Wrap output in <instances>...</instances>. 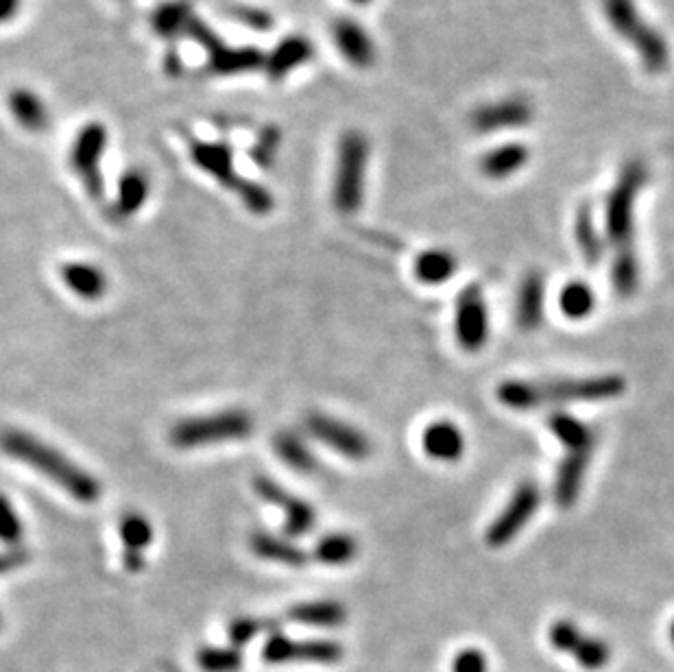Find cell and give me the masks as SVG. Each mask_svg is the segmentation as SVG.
<instances>
[{
	"mask_svg": "<svg viewBox=\"0 0 674 672\" xmlns=\"http://www.w3.org/2000/svg\"><path fill=\"white\" fill-rule=\"evenodd\" d=\"M358 557V542L347 533H332L321 537L315 550H312V559L323 563V566H347Z\"/></svg>",
	"mask_w": 674,
	"mask_h": 672,
	"instance_id": "1f68e13d",
	"label": "cell"
},
{
	"mask_svg": "<svg viewBox=\"0 0 674 672\" xmlns=\"http://www.w3.org/2000/svg\"><path fill=\"white\" fill-rule=\"evenodd\" d=\"M264 55L267 53L256 46H232L223 40L206 53V70L212 77L221 79L251 75V72H262Z\"/></svg>",
	"mask_w": 674,
	"mask_h": 672,
	"instance_id": "2e32d148",
	"label": "cell"
},
{
	"mask_svg": "<svg viewBox=\"0 0 674 672\" xmlns=\"http://www.w3.org/2000/svg\"><path fill=\"white\" fill-rule=\"evenodd\" d=\"M544 302H546L544 275L537 271L526 273V278L520 284V291H517V306H515L517 326L522 330L539 328L541 319H544Z\"/></svg>",
	"mask_w": 674,
	"mask_h": 672,
	"instance_id": "603a6c76",
	"label": "cell"
},
{
	"mask_svg": "<svg viewBox=\"0 0 674 672\" xmlns=\"http://www.w3.org/2000/svg\"><path fill=\"white\" fill-rule=\"evenodd\" d=\"M59 278H62L68 291L86 302H96L107 293V275L92 262L70 260L59 267Z\"/></svg>",
	"mask_w": 674,
	"mask_h": 672,
	"instance_id": "44dd1931",
	"label": "cell"
},
{
	"mask_svg": "<svg viewBox=\"0 0 674 672\" xmlns=\"http://www.w3.org/2000/svg\"><path fill=\"white\" fill-rule=\"evenodd\" d=\"M452 672H487V657L478 648H463L454 657Z\"/></svg>",
	"mask_w": 674,
	"mask_h": 672,
	"instance_id": "7bdbcfd3",
	"label": "cell"
},
{
	"mask_svg": "<svg viewBox=\"0 0 674 672\" xmlns=\"http://www.w3.org/2000/svg\"><path fill=\"white\" fill-rule=\"evenodd\" d=\"M0 450L11 456V459L33 467L35 472H40L46 480H51L59 489H64L77 502L94 504L101 498L103 489L99 480L57 448L48 446L40 437L29 435L24 430L9 428L0 432Z\"/></svg>",
	"mask_w": 674,
	"mask_h": 672,
	"instance_id": "6da1fadb",
	"label": "cell"
},
{
	"mask_svg": "<svg viewBox=\"0 0 674 672\" xmlns=\"http://www.w3.org/2000/svg\"><path fill=\"white\" fill-rule=\"evenodd\" d=\"M273 450L288 467H291V470L302 472V474L317 472V467H319L317 456L306 446V441L299 437L297 432L284 430L280 432V435H275Z\"/></svg>",
	"mask_w": 674,
	"mask_h": 672,
	"instance_id": "f1b7e54d",
	"label": "cell"
},
{
	"mask_svg": "<svg viewBox=\"0 0 674 672\" xmlns=\"http://www.w3.org/2000/svg\"><path fill=\"white\" fill-rule=\"evenodd\" d=\"M531 160V149L524 142H504L498 144L496 149L480 155L478 171L489 179H507L515 173H520L522 168Z\"/></svg>",
	"mask_w": 674,
	"mask_h": 672,
	"instance_id": "7402d4cb",
	"label": "cell"
},
{
	"mask_svg": "<svg viewBox=\"0 0 674 672\" xmlns=\"http://www.w3.org/2000/svg\"><path fill=\"white\" fill-rule=\"evenodd\" d=\"M421 446H424V452L430 459L441 463H456L465 454V437L461 428L450 422V419H439V422H432L424 430Z\"/></svg>",
	"mask_w": 674,
	"mask_h": 672,
	"instance_id": "d6986e66",
	"label": "cell"
},
{
	"mask_svg": "<svg viewBox=\"0 0 674 672\" xmlns=\"http://www.w3.org/2000/svg\"><path fill=\"white\" fill-rule=\"evenodd\" d=\"M22 5H24V0H0V27L14 22L20 16Z\"/></svg>",
	"mask_w": 674,
	"mask_h": 672,
	"instance_id": "f6af8a7d",
	"label": "cell"
},
{
	"mask_svg": "<svg viewBox=\"0 0 674 672\" xmlns=\"http://www.w3.org/2000/svg\"><path fill=\"white\" fill-rule=\"evenodd\" d=\"M236 197L240 199V203H243V206H245L251 214H258V216L269 214V212H273V208H275V197H273V192H271L267 186H264V184L251 182V179H247V177H245L243 186L238 188Z\"/></svg>",
	"mask_w": 674,
	"mask_h": 672,
	"instance_id": "8d00e7d4",
	"label": "cell"
},
{
	"mask_svg": "<svg viewBox=\"0 0 674 672\" xmlns=\"http://www.w3.org/2000/svg\"><path fill=\"white\" fill-rule=\"evenodd\" d=\"M317 55V46L304 33H288L264 55L262 75L271 83H282L293 72L306 68Z\"/></svg>",
	"mask_w": 674,
	"mask_h": 672,
	"instance_id": "9a60e30c",
	"label": "cell"
},
{
	"mask_svg": "<svg viewBox=\"0 0 674 672\" xmlns=\"http://www.w3.org/2000/svg\"><path fill=\"white\" fill-rule=\"evenodd\" d=\"M251 432H254V417L243 408H230V411L179 419L168 432V441L177 450H197L247 439Z\"/></svg>",
	"mask_w": 674,
	"mask_h": 672,
	"instance_id": "277c9868",
	"label": "cell"
},
{
	"mask_svg": "<svg viewBox=\"0 0 674 672\" xmlns=\"http://www.w3.org/2000/svg\"><path fill=\"white\" fill-rule=\"evenodd\" d=\"M611 282L622 297H629L637 291V284H640V264H637V256L631 245L620 247L616 251L611 267Z\"/></svg>",
	"mask_w": 674,
	"mask_h": 672,
	"instance_id": "836d02e7",
	"label": "cell"
},
{
	"mask_svg": "<svg viewBox=\"0 0 674 672\" xmlns=\"http://www.w3.org/2000/svg\"><path fill=\"white\" fill-rule=\"evenodd\" d=\"M197 662L203 672H238L243 666V653L236 646H206L199 651Z\"/></svg>",
	"mask_w": 674,
	"mask_h": 672,
	"instance_id": "d590c367",
	"label": "cell"
},
{
	"mask_svg": "<svg viewBox=\"0 0 674 672\" xmlns=\"http://www.w3.org/2000/svg\"><path fill=\"white\" fill-rule=\"evenodd\" d=\"M627 391V380L618 374L594 376V378H561L546 382L507 380L502 382L496 395L498 402L509 406L511 411H535L546 404H570V402H603L620 398Z\"/></svg>",
	"mask_w": 674,
	"mask_h": 672,
	"instance_id": "7a4b0ae2",
	"label": "cell"
},
{
	"mask_svg": "<svg viewBox=\"0 0 674 672\" xmlns=\"http://www.w3.org/2000/svg\"><path fill=\"white\" fill-rule=\"evenodd\" d=\"M7 112L11 120L31 136H42L51 125V110L44 96L29 86H14L7 92Z\"/></svg>",
	"mask_w": 674,
	"mask_h": 672,
	"instance_id": "e0dca14e",
	"label": "cell"
},
{
	"mask_svg": "<svg viewBox=\"0 0 674 672\" xmlns=\"http://www.w3.org/2000/svg\"><path fill=\"white\" fill-rule=\"evenodd\" d=\"M110 142L112 134L105 120L90 118L83 125H79L68 147L70 171L75 173L83 190H86L90 199L96 203H101L105 199L103 162L107 151H110Z\"/></svg>",
	"mask_w": 674,
	"mask_h": 672,
	"instance_id": "5b68a950",
	"label": "cell"
},
{
	"mask_svg": "<svg viewBox=\"0 0 674 672\" xmlns=\"http://www.w3.org/2000/svg\"><path fill=\"white\" fill-rule=\"evenodd\" d=\"M574 238L576 245H579L583 258L589 264H598L605 256V240L600 236L596 221H594V208L589 203H583L576 210V219H574Z\"/></svg>",
	"mask_w": 674,
	"mask_h": 672,
	"instance_id": "4dcf8cb0",
	"label": "cell"
},
{
	"mask_svg": "<svg viewBox=\"0 0 674 672\" xmlns=\"http://www.w3.org/2000/svg\"><path fill=\"white\" fill-rule=\"evenodd\" d=\"M572 657L587 670H600L609 664L611 648L603 640L585 638L583 635V640L576 644V648L572 651Z\"/></svg>",
	"mask_w": 674,
	"mask_h": 672,
	"instance_id": "74e56055",
	"label": "cell"
},
{
	"mask_svg": "<svg viewBox=\"0 0 674 672\" xmlns=\"http://www.w3.org/2000/svg\"><path fill=\"white\" fill-rule=\"evenodd\" d=\"M149 197H151V175L147 173V168L129 166L120 173L116 182L112 214L118 221L134 219V216L147 206Z\"/></svg>",
	"mask_w": 674,
	"mask_h": 672,
	"instance_id": "ac0fdd59",
	"label": "cell"
},
{
	"mask_svg": "<svg viewBox=\"0 0 674 672\" xmlns=\"http://www.w3.org/2000/svg\"><path fill=\"white\" fill-rule=\"evenodd\" d=\"M306 426L310 430V435L321 441L323 446L332 448L334 452H339L341 456H347V459L352 461H365L373 450L371 439L365 432H360L352 424H345L336 417L312 413L306 419Z\"/></svg>",
	"mask_w": 674,
	"mask_h": 672,
	"instance_id": "4fadbf2b",
	"label": "cell"
},
{
	"mask_svg": "<svg viewBox=\"0 0 674 672\" xmlns=\"http://www.w3.org/2000/svg\"><path fill=\"white\" fill-rule=\"evenodd\" d=\"M670 642L674 644V620H672V624H670Z\"/></svg>",
	"mask_w": 674,
	"mask_h": 672,
	"instance_id": "7dc6e473",
	"label": "cell"
},
{
	"mask_svg": "<svg viewBox=\"0 0 674 672\" xmlns=\"http://www.w3.org/2000/svg\"><path fill=\"white\" fill-rule=\"evenodd\" d=\"M349 5H356V7H369L373 0H347Z\"/></svg>",
	"mask_w": 674,
	"mask_h": 672,
	"instance_id": "bcb514c9",
	"label": "cell"
},
{
	"mask_svg": "<svg viewBox=\"0 0 674 672\" xmlns=\"http://www.w3.org/2000/svg\"><path fill=\"white\" fill-rule=\"evenodd\" d=\"M286 618L297 624H306V627L336 629L345 624L347 609L336 600H312V603H299L288 609Z\"/></svg>",
	"mask_w": 674,
	"mask_h": 672,
	"instance_id": "4316f807",
	"label": "cell"
},
{
	"mask_svg": "<svg viewBox=\"0 0 674 672\" xmlns=\"http://www.w3.org/2000/svg\"><path fill=\"white\" fill-rule=\"evenodd\" d=\"M118 535L127 552H142L153 542V526L142 513H127L118 524Z\"/></svg>",
	"mask_w": 674,
	"mask_h": 672,
	"instance_id": "e575fe53",
	"label": "cell"
},
{
	"mask_svg": "<svg viewBox=\"0 0 674 672\" xmlns=\"http://www.w3.org/2000/svg\"><path fill=\"white\" fill-rule=\"evenodd\" d=\"M22 531L24 526L14 504L9 502L5 494H0V542L9 548H16L22 539Z\"/></svg>",
	"mask_w": 674,
	"mask_h": 672,
	"instance_id": "f35d334b",
	"label": "cell"
},
{
	"mask_svg": "<svg viewBox=\"0 0 674 672\" xmlns=\"http://www.w3.org/2000/svg\"><path fill=\"white\" fill-rule=\"evenodd\" d=\"M29 559H31L29 550H24L20 546L3 550V552H0V576H5L9 572H16V570L24 568L29 563Z\"/></svg>",
	"mask_w": 674,
	"mask_h": 672,
	"instance_id": "ee69618b",
	"label": "cell"
},
{
	"mask_svg": "<svg viewBox=\"0 0 674 672\" xmlns=\"http://www.w3.org/2000/svg\"><path fill=\"white\" fill-rule=\"evenodd\" d=\"M646 184V164L631 160L624 164L616 186L609 192L605 203V232L618 249L631 245L635 201Z\"/></svg>",
	"mask_w": 674,
	"mask_h": 672,
	"instance_id": "8992f818",
	"label": "cell"
},
{
	"mask_svg": "<svg viewBox=\"0 0 674 672\" xmlns=\"http://www.w3.org/2000/svg\"><path fill=\"white\" fill-rule=\"evenodd\" d=\"M459 262L448 249H426L415 258V278L430 286L445 284L454 278Z\"/></svg>",
	"mask_w": 674,
	"mask_h": 672,
	"instance_id": "f546056e",
	"label": "cell"
},
{
	"mask_svg": "<svg viewBox=\"0 0 674 672\" xmlns=\"http://www.w3.org/2000/svg\"><path fill=\"white\" fill-rule=\"evenodd\" d=\"M0 627H3V618H0Z\"/></svg>",
	"mask_w": 674,
	"mask_h": 672,
	"instance_id": "c3c4849f",
	"label": "cell"
},
{
	"mask_svg": "<svg viewBox=\"0 0 674 672\" xmlns=\"http://www.w3.org/2000/svg\"><path fill=\"white\" fill-rule=\"evenodd\" d=\"M188 155L201 173H206L216 184L232 190L234 195L243 186L245 177L236 171V151L230 142L225 140H208V138H190Z\"/></svg>",
	"mask_w": 674,
	"mask_h": 672,
	"instance_id": "30bf717a",
	"label": "cell"
},
{
	"mask_svg": "<svg viewBox=\"0 0 674 672\" xmlns=\"http://www.w3.org/2000/svg\"><path fill=\"white\" fill-rule=\"evenodd\" d=\"M280 151V129L269 127L267 131H262L260 140L251 147V160H254L258 166L267 168L273 164L275 155Z\"/></svg>",
	"mask_w": 674,
	"mask_h": 672,
	"instance_id": "60d3db41",
	"label": "cell"
},
{
	"mask_svg": "<svg viewBox=\"0 0 674 672\" xmlns=\"http://www.w3.org/2000/svg\"><path fill=\"white\" fill-rule=\"evenodd\" d=\"M539 504H541V489L535 483H531V480H526V483H522L513 491L509 504L500 511L498 518L489 524L485 542L491 548H502L511 544L513 539L524 531L526 524L533 520Z\"/></svg>",
	"mask_w": 674,
	"mask_h": 672,
	"instance_id": "52a82bcc",
	"label": "cell"
},
{
	"mask_svg": "<svg viewBox=\"0 0 674 672\" xmlns=\"http://www.w3.org/2000/svg\"><path fill=\"white\" fill-rule=\"evenodd\" d=\"M559 308L568 319L583 321L596 310V293L581 280L568 282L559 293Z\"/></svg>",
	"mask_w": 674,
	"mask_h": 672,
	"instance_id": "d6a6232c",
	"label": "cell"
},
{
	"mask_svg": "<svg viewBox=\"0 0 674 672\" xmlns=\"http://www.w3.org/2000/svg\"><path fill=\"white\" fill-rule=\"evenodd\" d=\"M454 334L465 352L483 350L489 339V308L478 284L465 286L456 299Z\"/></svg>",
	"mask_w": 674,
	"mask_h": 672,
	"instance_id": "9c48e42d",
	"label": "cell"
},
{
	"mask_svg": "<svg viewBox=\"0 0 674 672\" xmlns=\"http://www.w3.org/2000/svg\"><path fill=\"white\" fill-rule=\"evenodd\" d=\"M535 107L533 103L524 99V96H507V99H498L491 103L478 105L476 110L469 114V125L476 134H500V131H511L526 127L533 123Z\"/></svg>",
	"mask_w": 674,
	"mask_h": 672,
	"instance_id": "7c38bea8",
	"label": "cell"
},
{
	"mask_svg": "<svg viewBox=\"0 0 674 672\" xmlns=\"http://www.w3.org/2000/svg\"><path fill=\"white\" fill-rule=\"evenodd\" d=\"M197 14L188 0H166L158 5L149 16L151 31L162 40L175 42L179 38H188V31L195 22Z\"/></svg>",
	"mask_w": 674,
	"mask_h": 672,
	"instance_id": "ffe728a7",
	"label": "cell"
},
{
	"mask_svg": "<svg viewBox=\"0 0 674 672\" xmlns=\"http://www.w3.org/2000/svg\"><path fill=\"white\" fill-rule=\"evenodd\" d=\"M592 452H568L561 461L555 478V502L561 509H570L581 496L585 483V472L589 467Z\"/></svg>",
	"mask_w": 674,
	"mask_h": 672,
	"instance_id": "cb8c5ba5",
	"label": "cell"
},
{
	"mask_svg": "<svg viewBox=\"0 0 674 672\" xmlns=\"http://www.w3.org/2000/svg\"><path fill=\"white\" fill-rule=\"evenodd\" d=\"M371 142L360 129H347L336 142L332 173V206L345 216L360 210L367 192Z\"/></svg>",
	"mask_w": 674,
	"mask_h": 672,
	"instance_id": "3957f363",
	"label": "cell"
},
{
	"mask_svg": "<svg viewBox=\"0 0 674 672\" xmlns=\"http://www.w3.org/2000/svg\"><path fill=\"white\" fill-rule=\"evenodd\" d=\"M120 3H125V0H120Z\"/></svg>",
	"mask_w": 674,
	"mask_h": 672,
	"instance_id": "681fc988",
	"label": "cell"
},
{
	"mask_svg": "<svg viewBox=\"0 0 674 672\" xmlns=\"http://www.w3.org/2000/svg\"><path fill=\"white\" fill-rule=\"evenodd\" d=\"M603 16L611 31L631 46L642 38L651 24L642 18L635 0H603Z\"/></svg>",
	"mask_w": 674,
	"mask_h": 672,
	"instance_id": "d4e9b609",
	"label": "cell"
},
{
	"mask_svg": "<svg viewBox=\"0 0 674 672\" xmlns=\"http://www.w3.org/2000/svg\"><path fill=\"white\" fill-rule=\"evenodd\" d=\"M254 489L262 500H267L273 507H280L284 511V533L288 537H304L317 526L315 507H310L306 500L293 496L291 491H286L269 476H256Z\"/></svg>",
	"mask_w": 674,
	"mask_h": 672,
	"instance_id": "5bb4252c",
	"label": "cell"
},
{
	"mask_svg": "<svg viewBox=\"0 0 674 672\" xmlns=\"http://www.w3.org/2000/svg\"><path fill=\"white\" fill-rule=\"evenodd\" d=\"M330 38L347 66L369 70L378 64V46L363 22L352 16H336L330 22Z\"/></svg>",
	"mask_w": 674,
	"mask_h": 672,
	"instance_id": "8fae6325",
	"label": "cell"
},
{
	"mask_svg": "<svg viewBox=\"0 0 674 672\" xmlns=\"http://www.w3.org/2000/svg\"><path fill=\"white\" fill-rule=\"evenodd\" d=\"M251 552L264 561L282 563V566H288V568H306L310 561V557L302 548L295 546L293 542H288V539L284 537L271 535V533L251 535Z\"/></svg>",
	"mask_w": 674,
	"mask_h": 672,
	"instance_id": "484cf974",
	"label": "cell"
},
{
	"mask_svg": "<svg viewBox=\"0 0 674 672\" xmlns=\"http://www.w3.org/2000/svg\"><path fill=\"white\" fill-rule=\"evenodd\" d=\"M548 640H550L552 648H557V651H561V653H570L572 655L576 644H579L583 640V633H581L579 627H576L574 622L559 620V622H555L550 627Z\"/></svg>",
	"mask_w": 674,
	"mask_h": 672,
	"instance_id": "ab89813d",
	"label": "cell"
},
{
	"mask_svg": "<svg viewBox=\"0 0 674 672\" xmlns=\"http://www.w3.org/2000/svg\"><path fill=\"white\" fill-rule=\"evenodd\" d=\"M264 629V624L256 618H236L230 624V640L236 648L249 644Z\"/></svg>",
	"mask_w": 674,
	"mask_h": 672,
	"instance_id": "b9f144b4",
	"label": "cell"
},
{
	"mask_svg": "<svg viewBox=\"0 0 674 672\" xmlns=\"http://www.w3.org/2000/svg\"><path fill=\"white\" fill-rule=\"evenodd\" d=\"M345 655L343 646L332 640H291L275 633L262 648L267 664H336Z\"/></svg>",
	"mask_w": 674,
	"mask_h": 672,
	"instance_id": "ba28073f",
	"label": "cell"
},
{
	"mask_svg": "<svg viewBox=\"0 0 674 672\" xmlns=\"http://www.w3.org/2000/svg\"><path fill=\"white\" fill-rule=\"evenodd\" d=\"M548 428L568 452H594V430L570 413H552Z\"/></svg>",
	"mask_w": 674,
	"mask_h": 672,
	"instance_id": "83f0119b",
	"label": "cell"
}]
</instances>
